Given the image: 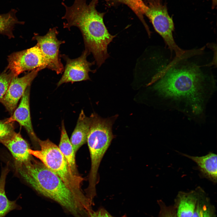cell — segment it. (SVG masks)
<instances>
[{"label":"cell","mask_w":217,"mask_h":217,"mask_svg":"<svg viewBox=\"0 0 217 217\" xmlns=\"http://www.w3.org/2000/svg\"><path fill=\"white\" fill-rule=\"evenodd\" d=\"M193 63H170L153 78L159 106L176 110L199 124L204 123L208 104L216 90L212 77Z\"/></svg>","instance_id":"6da1fadb"},{"label":"cell","mask_w":217,"mask_h":217,"mask_svg":"<svg viewBox=\"0 0 217 217\" xmlns=\"http://www.w3.org/2000/svg\"><path fill=\"white\" fill-rule=\"evenodd\" d=\"M99 0H92L88 4L86 0H75L72 5L67 6L62 2L65 12L62 17L66 20L63 27L70 30L72 27L80 31L85 49L92 53L98 67L109 57L107 47L116 35L108 32L103 21L104 13L96 9Z\"/></svg>","instance_id":"7a4b0ae2"},{"label":"cell","mask_w":217,"mask_h":217,"mask_svg":"<svg viewBox=\"0 0 217 217\" xmlns=\"http://www.w3.org/2000/svg\"><path fill=\"white\" fill-rule=\"evenodd\" d=\"M16 171L38 193L54 201L75 217H87L92 206L76 197L61 179L32 157L15 164Z\"/></svg>","instance_id":"3957f363"},{"label":"cell","mask_w":217,"mask_h":217,"mask_svg":"<svg viewBox=\"0 0 217 217\" xmlns=\"http://www.w3.org/2000/svg\"><path fill=\"white\" fill-rule=\"evenodd\" d=\"M90 117L91 123L87 142L90 154L91 167L89 185L85 191L86 196L93 201L96 195L99 168L113 138L112 128L118 115L103 118L94 113L92 114Z\"/></svg>","instance_id":"277c9868"},{"label":"cell","mask_w":217,"mask_h":217,"mask_svg":"<svg viewBox=\"0 0 217 217\" xmlns=\"http://www.w3.org/2000/svg\"><path fill=\"white\" fill-rule=\"evenodd\" d=\"M39 150L30 149V154L38 159L48 169L58 176L66 186L80 200L90 205L91 200L81 189L84 179L80 175L73 174L68 163L58 147L49 139L42 140L39 139Z\"/></svg>","instance_id":"5b68a950"},{"label":"cell","mask_w":217,"mask_h":217,"mask_svg":"<svg viewBox=\"0 0 217 217\" xmlns=\"http://www.w3.org/2000/svg\"><path fill=\"white\" fill-rule=\"evenodd\" d=\"M144 14L151 21L155 30L162 37L171 50L175 53L176 57L183 55L185 52L177 45L174 39L172 34L174 24L166 7L161 3L149 5Z\"/></svg>","instance_id":"8992f818"},{"label":"cell","mask_w":217,"mask_h":217,"mask_svg":"<svg viewBox=\"0 0 217 217\" xmlns=\"http://www.w3.org/2000/svg\"><path fill=\"white\" fill-rule=\"evenodd\" d=\"M7 60L8 64L5 70L14 76H18L26 71L38 68L41 70L46 68L45 57L36 45L29 49L12 53L8 56Z\"/></svg>","instance_id":"52a82bcc"},{"label":"cell","mask_w":217,"mask_h":217,"mask_svg":"<svg viewBox=\"0 0 217 217\" xmlns=\"http://www.w3.org/2000/svg\"><path fill=\"white\" fill-rule=\"evenodd\" d=\"M58 27L50 28L45 35L41 36L34 33L32 38L37 41L36 44L41 51L46 61V68L55 71L57 74H62L64 68L59 54L61 45L65 42L64 41L58 39Z\"/></svg>","instance_id":"ba28073f"},{"label":"cell","mask_w":217,"mask_h":217,"mask_svg":"<svg viewBox=\"0 0 217 217\" xmlns=\"http://www.w3.org/2000/svg\"><path fill=\"white\" fill-rule=\"evenodd\" d=\"M90 53L85 49L79 57L71 59L65 54L60 55L66 61L64 73L61 78L57 83L59 86L64 83L80 81L90 80L89 73L90 72H95V70H92L90 67L95 61L90 62L87 60V57Z\"/></svg>","instance_id":"9c48e42d"},{"label":"cell","mask_w":217,"mask_h":217,"mask_svg":"<svg viewBox=\"0 0 217 217\" xmlns=\"http://www.w3.org/2000/svg\"><path fill=\"white\" fill-rule=\"evenodd\" d=\"M41 70L39 68L35 69L20 77L13 76L6 94L0 100V102L11 114L16 109L19 100L27 87L30 86Z\"/></svg>","instance_id":"30bf717a"},{"label":"cell","mask_w":217,"mask_h":217,"mask_svg":"<svg viewBox=\"0 0 217 217\" xmlns=\"http://www.w3.org/2000/svg\"><path fill=\"white\" fill-rule=\"evenodd\" d=\"M30 86L26 89L21 97L20 104L12 116L6 120L9 123L14 121L18 122L25 129L33 142L37 145L39 139L37 137L33 129L30 115Z\"/></svg>","instance_id":"8fae6325"},{"label":"cell","mask_w":217,"mask_h":217,"mask_svg":"<svg viewBox=\"0 0 217 217\" xmlns=\"http://www.w3.org/2000/svg\"><path fill=\"white\" fill-rule=\"evenodd\" d=\"M203 189L198 187L188 192H178L173 205L177 217H191Z\"/></svg>","instance_id":"7c38bea8"},{"label":"cell","mask_w":217,"mask_h":217,"mask_svg":"<svg viewBox=\"0 0 217 217\" xmlns=\"http://www.w3.org/2000/svg\"><path fill=\"white\" fill-rule=\"evenodd\" d=\"M9 150L14 159L15 163H21L29 160L32 157L28 151L30 149L27 142L20 133L15 131L0 142Z\"/></svg>","instance_id":"4fadbf2b"},{"label":"cell","mask_w":217,"mask_h":217,"mask_svg":"<svg viewBox=\"0 0 217 217\" xmlns=\"http://www.w3.org/2000/svg\"><path fill=\"white\" fill-rule=\"evenodd\" d=\"M195 162L197 165L200 175L214 183H217V155L212 152L201 156H193L180 153Z\"/></svg>","instance_id":"5bb4252c"},{"label":"cell","mask_w":217,"mask_h":217,"mask_svg":"<svg viewBox=\"0 0 217 217\" xmlns=\"http://www.w3.org/2000/svg\"><path fill=\"white\" fill-rule=\"evenodd\" d=\"M91 123L90 117H87L82 110L70 140L75 153L79 148L87 142Z\"/></svg>","instance_id":"9a60e30c"},{"label":"cell","mask_w":217,"mask_h":217,"mask_svg":"<svg viewBox=\"0 0 217 217\" xmlns=\"http://www.w3.org/2000/svg\"><path fill=\"white\" fill-rule=\"evenodd\" d=\"M58 147L65 158L72 173L79 175L76 164L75 153L67 134L63 121L61 123V137Z\"/></svg>","instance_id":"2e32d148"},{"label":"cell","mask_w":217,"mask_h":217,"mask_svg":"<svg viewBox=\"0 0 217 217\" xmlns=\"http://www.w3.org/2000/svg\"><path fill=\"white\" fill-rule=\"evenodd\" d=\"M9 171L7 164L2 169L0 178V217H5L12 210L22 209L21 206L16 203L17 200H10L6 196L5 190V180Z\"/></svg>","instance_id":"e0dca14e"},{"label":"cell","mask_w":217,"mask_h":217,"mask_svg":"<svg viewBox=\"0 0 217 217\" xmlns=\"http://www.w3.org/2000/svg\"><path fill=\"white\" fill-rule=\"evenodd\" d=\"M191 217H216L215 207L203 190L200 194Z\"/></svg>","instance_id":"ac0fdd59"},{"label":"cell","mask_w":217,"mask_h":217,"mask_svg":"<svg viewBox=\"0 0 217 217\" xmlns=\"http://www.w3.org/2000/svg\"><path fill=\"white\" fill-rule=\"evenodd\" d=\"M14 9L5 14H0V33L7 36L9 38H14L13 30L15 25L24 24V22L18 20Z\"/></svg>","instance_id":"d6986e66"},{"label":"cell","mask_w":217,"mask_h":217,"mask_svg":"<svg viewBox=\"0 0 217 217\" xmlns=\"http://www.w3.org/2000/svg\"><path fill=\"white\" fill-rule=\"evenodd\" d=\"M109 3L116 4L122 3L127 5L135 14L145 27L148 33L149 34L150 31L147 25L143 18L147 8L146 5L142 0H106Z\"/></svg>","instance_id":"ffe728a7"},{"label":"cell","mask_w":217,"mask_h":217,"mask_svg":"<svg viewBox=\"0 0 217 217\" xmlns=\"http://www.w3.org/2000/svg\"><path fill=\"white\" fill-rule=\"evenodd\" d=\"M13 76L11 72L6 70L0 74V100L6 94Z\"/></svg>","instance_id":"44dd1931"},{"label":"cell","mask_w":217,"mask_h":217,"mask_svg":"<svg viewBox=\"0 0 217 217\" xmlns=\"http://www.w3.org/2000/svg\"><path fill=\"white\" fill-rule=\"evenodd\" d=\"M159 207L158 217H177L173 205L168 206L161 200L157 201Z\"/></svg>","instance_id":"7402d4cb"},{"label":"cell","mask_w":217,"mask_h":217,"mask_svg":"<svg viewBox=\"0 0 217 217\" xmlns=\"http://www.w3.org/2000/svg\"><path fill=\"white\" fill-rule=\"evenodd\" d=\"M13 122H8L6 120L0 121V142L14 132Z\"/></svg>","instance_id":"603a6c76"},{"label":"cell","mask_w":217,"mask_h":217,"mask_svg":"<svg viewBox=\"0 0 217 217\" xmlns=\"http://www.w3.org/2000/svg\"><path fill=\"white\" fill-rule=\"evenodd\" d=\"M88 217H115L111 215L104 207H101L96 211L92 210L89 213ZM121 217H128L124 215Z\"/></svg>","instance_id":"cb8c5ba5"},{"label":"cell","mask_w":217,"mask_h":217,"mask_svg":"<svg viewBox=\"0 0 217 217\" xmlns=\"http://www.w3.org/2000/svg\"><path fill=\"white\" fill-rule=\"evenodd\" d=\"M148 5H152L160 3V0H145Z\"/></svg>","instance_id":"d4e9b609"},{"label":"cell","mask_w":217,"mask_h":217,"mask_svg":"<svg viewBox=\"0 0 217 217\" xmlns=\"http://www.w3.org/2000/svg\"><path fill=\"white\" fill-rule=\"evenodd\" d=\"M212 0V7L214 8L216 6L217 4V0Z\"/></svg>","instance_id":"484cf974"}]
</instances>
